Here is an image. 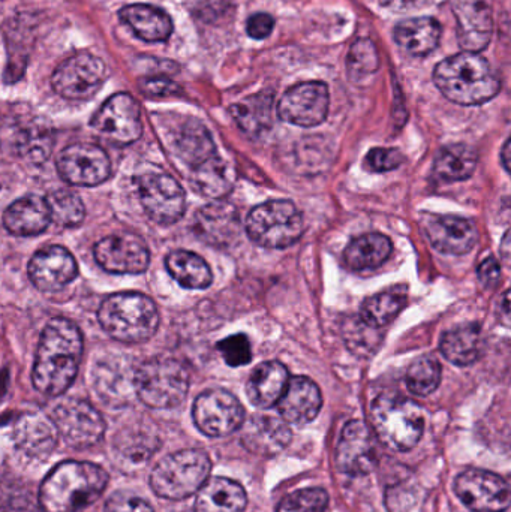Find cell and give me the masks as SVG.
Wrapping results in <instances>:
<instances>
[{
    "mask_svg": "<svg viewBox=\"0 0 511 512\" xmlns=\"http://www.w3.org/2000/svg\"><path fill=\"white\" fill-rule=\"evenodd\" d=\"M83 358L80 328L65 318H53L42 331L33 364V387L48 397H59L71 387Z\"/></svg>",
    "mask_w": 511,
    "mask_h": 512,
    "instance_id": "cell-1",
    "label": "cell"
},
{
    "mask_svg": "<svg viewBox=\"0 0 511 512\" xmlns=\"http://www.w3.org/2000/svg\"><path fill=\"white\" fill-rule=\"evenodd\" d=\"M107 484L108 474L101 466L66 460L42 481L39 505L44 512H78L99 499Z\"/></svg>",
    "mask_w": 511,
    "mask_h": 512,
    "instance_id": "cell-2",
    "label": "cell"
},
{
    "mask_svg": "<svg viewBox=\"0 0 511 512\" xmlns=\"http://www.w3.org/2000/svg\"><path fill=\"white\" fill-rule=\"evenodd\" d=\"M435 86L455 104L473 107L491 101L501 89L494 69L477 53L455 54L438 63L434 71Z\"/></svg>",
    "mask_w": 511,
    "mask_h": 512,
    "instance_id": "cell-3",
    "label": "cell"
},
{
    "mask_svg": "<svg viewBox=\"0 0 511 512\" xmlns=\"http://www.w3.org/2000/svg\"><path fill=\"white\" fill-rule=\"evenodd\" d=\"M98 321L105 333L125 343L147 342L159 327L155 301L138 292H120L102 301Z\"/></svg>",
    "mask_w": 511,
    "mask_h": 512,
    "instance_id": "cell-4",
    "label": "cell"
},
{
    "mask_svg": "<svg viewBox=\"0 0 511 512\" xmlns=\"http://www.w3.org/2000/svg\"><path fill=\"white\" fill-rule=\"evenodd\" d=\"M371 417L381 444L398 453L413 450L425 432L422 408L407 397H377L372 403Z\"/></svg>",
    "mask_w": 511,
    "mask_h": 512,
    "instance_id": "cell-5",
    "label": "cell"
},
{
    "mask_svg": "<svg viewBox=\"0 0 511 512\" xmlns=\"http://www.w3.org/2000/svg\"><path fill=\"white\" fill-rule=\"evenodd\" d=\"M212 460L203 450L168 454L153 468L150 487L159 498L183 501L191 498L209 480Z\"/></svg>",
    "mask_w": 511,
    "mask_h": 512,
    "instance_id": "cell-6",
    "label": "cell"
},
{
    "mask_svg": "<svg viewBox=\"0 0 511 512\" xmlns=\"http://www.w3.org/2000/svg\"><path fill=\"white\" fill-rule=\"evenodd\" d=\"M54 134L51 123L29 108H12L0 117V150L23 159L42 164L53 149Z\"/></svg>",
    "mask_w": 511,
    "mask_h": 512,
    "instance_id": "cell-7",
    "label": "cell"
},
{
    "mask_svg": "<svg viewBox=\"0 0 511 512\" xmlns=\"http://www.w3.org/2000/svg\"><path fill=\"white\" fill-rule=\"evenodd\" d=\"M134 387L138 399L149 408H176L188 396L189 373L174 358H150L135 370Z\"/></svg>",
    "mask_w": 511,
    "mask_h": 512,
    "instance_id": "cell-8",
    "label": "cell"
},
{
    "mask_svg": "<svg viewBox=\"0 0 511 512\" xmlns=\"http://www.w3.org/2000/svg\"><path fill=\"white\" fill-rule=\"evenodd\" d=\"M305 231L302 213L291 201L272 200L251 210L246 233L255 245L284 249L294 245Z\"/></svg>",
    "mask_w": 511,
    "mask_h": 512,
    "instance_id": "cell-9",
    "label": "cell"
},
{
    "mask_svg": "<svg viewBox=\"0 0 511 512\" xmlns=\"http://www.w3.org/2000/svg\"><path fill=\"white\" fill-rule=\"evenodd\" d=\"M51 421L59 438L75 450H84L99 444L107 429L98 409L80 399L60 402L51 412Z\"/></svg>",
    "mask_w": 511,
    "mask_h": 512,
    "instance_id": "cell-10",
    "label": "cell"
},
{
    "mask_svg": "<svg viewBox=\"0 0 511 512\" xmlns=\"http://www.w3.org/2000/svg\"><path fill=\"white\" fill-rule=\"evenodd\" d=\"M135 183L144 212L156 224H176L185 215V191L170 174L149 171L140 174Z\"/></svg>",
    "mask_w": 511,
    "mask_h": 512,
    "instance_id": "cell-11",
    "label": "cell"
},
{
    "mask_svg": "<svg viewBox=\"0 0 511 512\" xmlns=\"http://www.w3.org/2000/svg\"><path fill=\"white\" fill-rule=\"evenodd\" d=\"M105 78V63L99 57L81 51L57 66L51 86L57 95L69 101H87L101 90Z\"/></svg>",
    "mask_w": 511,
    "mask_h": 512,
    "instance_id": "cell-12",
    "label": "cell"
},
{
    "mask_svg": "<svg viewBox=\"0 0 511 512\" xmlns=\"http://www.w3.org/2000/svg\"><path fill=\"white\" fill-rule=\"evenodd\" d=\"M195 426L209 438L233 435L245 423V409L237 397L215 388L201 393L192 408Z\"/></svg>",
    "mask_w": 511,
    "mask_h": 512,
    "instance_id": "cell-13",
    "label": "cell"
},
{
    "mask_svg": "<svg viewBox=\"0 0 511 512\" xmlns=\"http://www.w3.org/2000/svg\"><path fill=\"white\" fill-rule=\"evenodd\" d=\"M455 493L471 512H506L510 507L509 483L485 469H467L459 474Z\"/></svg>",
    "mask_w": 511,
    "mask_h": 512,
    "instance_id": "cell-14",
    "label": "cell"
},
{
    "mask_svg": "<svg viewBox=\"0 0 511 512\" xmlns=\"http://www.w3.org/2000/svg\"><path fill=\"white\" fill-rule=\"evenodd\" d=\"M92 128L111 143H134L143 134L140 104L128 93H117L93 116Z\"/></svg>",
    "mask_w": 511,
    "mask_h": 512,
    "instance_id": "cell-15",
    "label": "cell"
},
{
    "mask_svg": "<svg viewBox=\"0 0 511 512\" xmlns=\"http://www.w3.org/2000/svg\"><path fill=\"white\" fill-rule=\"evenodd\" d=\"M330 93L327 84L309 81L290 87L278 104L279 119L290 125L312 128L329 114Z\"/></svg>",
    "mask_w": 511,
    "mask_h": 512,
    "instance_id": "cell-16",
    "label": "cell"
},
{
    "mask_svg": "<svg viewBox=\"0 0 511 512\" xmlns=\"http://www.w3.org/2000/svg\"><path fill=\"white\" fill-rule=\"evenodd\" d=\"M336 465L342 474L363 477L378 465V445L374 433L365 421L345 424L336 448Z\"/></svg>",
    "mask_w": 511,
    "mask_h": 512,
    "instance_id": "cell-17",
    "label": "cell"
},
{
    "mask_svg": "<svg viewBox=\"0 0 511 512\" xmlns=\"http://www.w3.org/2000/svg\"><path fill=\"white\" fill-rule=\"evenodd\" d=\"M60 177L69 185L98 186L108 180L111 162L105 150L90 143L66 147L57 161Z\"/></svg>",
    "mask_w": 511,
    "mask_h": 512,
    "instance_id": "cell-18",
    "label": "cell"
},
{
    "mask_svg": "<svg viewBox=\"0 0 511 512\" xmlns=\"http://www.w3.org/2000/svg\"><path fill=\"white\" fill-rule=\"evenodd\" d=\"M96 262L108 273L140 274L150 264L146 242L135 234L122 233L105 237L95 246Z\"/></svg>",
    "mask_w": 511,
    "mask_h": 512,
    "instance_id": "cell-19",
    "label": "cell"
},
{
    "mask_svg": "<svg viewBox=\"0 0 511 512\" xmlns=\"http://www.w3.org/2000/svg\"><path fill=\"white\" fill-rule=\"evenodd\" d=\"M422 225L429 243L444 255L468 254L479 240L476 225L461 216L426 213Z\"/></svg>",
    "mask_w": 511,
    "mask_h": 512,
    "instance_id": "cell-20",
    "label": "cell"
},
{
    "mask_svg": "<svg viewBox=\"0 0 511 512\" xmlns=\"http://www.w3.org/2000/svg\"><path fill=\"white\" fill-rule=\"evenodd\" d=\"M458 23L461 47L479 53L488 47L494 33V15L489 0H450Z\"/></svg>",
    "mask_w": 511,
    "mask_h": 512,
    "instance_id": "cell-21",
    "label": "cell"
},
{
    "mask_svg": "<svg viewBox=\"0 0 511 512\" xmlns=\"http://www.w3.org/2000/svg\"><path fill=\"white\" fill-rule=\"evenodd\" d=\"M77 274V261L62 246H47L36 252L29 262L30 280L42 292L62 291Z\"/></svg>",
    "mask_w": 511,
    "mask_h": 512,
    "instance_id": "cell-22",
    "label": "cell"
},
{
    "mask_svg": "<svg viewBox=\"0 0 511 512\" xmlns=\"http://www.w3.org/2000/svg\"><path fill=\"white\" fill-rule=\"evenodd\" d=\"M243 447L261 457L278 456L291 442V430L284 420L269 415H254L242 424Z\"/></svg>",
    "mask_w": 511,
    "mask_h": 512,
    "instance_id": "cell-23",
    "label": "cell"
},
{
    "mask_svg": "<svg viewBox=\"0 0 511 512\" xmlns=\"http://www.w3.org/2000/svg\"><path fill=\"white\" fill-rule=\"evenodd\" d=\"M276 406L285 423L305 426L320 414L323 396L312 379L296 376L288 381L287 388Z\"/></svg>",
    "mask_w": 511,
    "mask_h": 512,
    "instance_id": "cell-24",
    "label": "cell"
},
{
    "mask_svg": "<svg viewBox=\"0 0 511 512\" xmlns=\"http://www.w3.org/2000/svg\"><path fill=\"white\" fill-rule=\"evenodd\" d=\"M57 435L51 418L41 412H29L18 418L14 426L15 447L29 457H45L56 448Z\"/></svg>",
    "mask_w": 511,
    "mask_h": 512,
    "instance_id": "cell-25",
    "label": "cell"
},
{
    "mask_svg": "<svg viewBox=\"0 0 511 512\" xmlns=\"http://www.w3.org/2000/svg\"><path fill=\"white\" fill-rule=\"evenodd\" d=\"M50 222L47 201L38 195H26L14 201L3 213V227L14 236H38L47 230Z\"/></svg>",
    "mask_w": 511,
    "mask_h": 512,
    "instance_id": "cell-26",
    "label": "cell"
},
{
    "mask_svg": "<svg viewBox=\"0 0 511 512\" xmlns=\"http://www.w3.org/2000/svg\"><path fill=\"white\" fill-rule=\"evenodd\" d=\"M290 381L287 367L279 361H266L255 367L246 384V396L252 405L260 409L275 406Z\"/></svg>",
    "mask_w": 511,
    "mask_h": 512,
    "instance_id": "cell-27",
    "label": "cell"
},
{
    "mask_svg": "<svg viewBox=\"0 0 511 512\" xmlns=\"http://www.w3.org/2000/svg\"><path fill=\"white\" fill-rule=\"evenodd\" d=\"M195 231L210 246L230 245L239 234V215L230 204H210L197 213Z\"/></svg>",
    "mask_w": 511,
    "mask_h": 512,
    "instance_id": "cell-28",
    "label": "cell"
},
{
    "mask_svg": "<svg viewBox=\"0 0 511 512\" xmlns=\"http://www.w3.org/2000/svg\"><path fill=\"white\" fill-rule=\"evenodd\" d=\"M248 505L245 490L228 478H209L197 492L194 512H245Z\"/></svg>",
    "mask_w": 511,
    "mask_h": 512,
    "instance_id": "cell-29",
    "label": "cell"
},
{
    "mask_svg": "<svg viewBox=\"0 0 511 512\" xmlns=\"http://www.w3.org/2000/svg\"><path fill=\"white\" fill-rule=\"evenodd\" d=\"M120 20L146 42L167 41L173 33V21L162 9L144 3H135L120 9Z\"/></svg>",
    "mask_w": 511,
    "mask_h": 512,
    "instance_id": "cell-30",
    "label": "cell"
},
{
    "mask_svg": "<svg viewBox=\"0 0 511 512\" xmlns=\"http://www.w3.org/2000/svg\"><path fill=\"white\" fill-rule=\"evenodd\" d=\"M441 354L456 366H470L482 357L485 337L479 324H464L443 334L440 340Z\"/></svg>",
    "mask_w": 511,
    "mask_h": 512,
    "instance_id": "cell-31",
    "label": "cell"
},
{
    "mask_svg": "<svg viewBox=\"0 0 511 512\" xmlns=\"http://www.w3.org/2000/svg\"><path fill=\"white\" fill-rule=\"evenodd\" d=\"M395 41L411 56L423 57L437 50L441 24L432 17L407 18L396 24Z\"/></svg>",
    "mask_w": 511,
    "mask_h": 512,
    "instance_id": "cell-32",
    "label": "cell"
},
{
    "mask_svg": "<svg viewBox=\"0 0 511 512\" xmlns=\"http://www.w3.org/2000/svg\"><path fill=\"white\" fill-rule=\"evenodd\" d=\"M392 242L383 234H365L354 239L344 251V262L351 270L378 268L392 254Z\"/></svg>",
    "mask_w": 511,
    "mask_h": 512,
    "instance_id": "cell-33",
    "label": "cell"
},
{
    "mask_svg": "<svg viewBox=\"0 0 511 512\" xmlns=\"http://www.w3.org/2000/svg\"><path fill=\"white\" fill-rule=\"evenodd\" d=\"M168 273L186 289H206L212 285L213 274L201 256L188 251H174L165 258Z\"/></svg>",
    "mask_w": 511,
    "mask_h": 512,
    "instance_id": "cell-34",
    "label": "cell"
},
{
    "mask_svg": "<svg viewBox=\"0 0 511 512\" xmlns=\"http://www.w3.org/2000/svg\"><path fill=\"white\" fill-rule=\"evenodd\" d=\"M191 183L204 197L222 198L233 189V173L224 159L212 156L191 170Z\"/></svg>",
    "mask_w": 511,
    "mask_h": 512,
    "instance_id": "cell-35",
    "label": "cell"
},
{
    "mask_svg": "<svg viewBox=\"0 0 511 512\" xmlns=\"http://www.w3.org/2000/svg\"><path fill=\"white\" fill-rule=\"evenodd\" d=\"M476 167L477 155L470 146L452 144L438 153L434 173L443 182H464L473 176Z\"/></svg>",
    "mask_w": 511,
    "mask_h": 512,
    "instance_id": "cell-36",
    "label": "cell"
},
{
    "mask_svg": "<svg viewBox=\"0 0 511 512\" xmlns=\"http://www.w3.org/2000/svg\"><path fill=\"white\" fill-rule=\"evenodd\" d=\"M407 304V288L396 286L380 294L372 295L360 309V319L374 328L389 325Z\"/></svg>",
    "mask_w": 511,
    "mask_h": 512,
    "instance_id": "cell-37",
    "label": "cell"
},
{
    "mask_svg": "<svg viewBox=\"0 0 511 512\" xmlns=\"http://www.w3.org/2000/svg\"><path fill=\"white\" fill-rule=\"evenodd\" d=\"M176 150L179 158L186 162L191 170L212 156L218 155L209 131L195 120H191L180 129L179 137L176 138Z\"/></svg>",
    "mask_w": 511,
    "mask_h": 512,
    "instance_id": "cell-38",
    "label": "cell"
},
{
    "mask_svg": "<svg viewBox=\"0 0 511 512\" xmlns=\"http://www.w3.org/2000/svg\"><path fill=\"white\" fill-rule=\"evenodd\" d=\"M273 95L258 93L231 107L240 129L249 135H260L272 126Z\"/></svg>",
    "mask_w": 511,
    "mask_h": 512,
    "instance_id": "cell-39",
    "label": "cell"
},
{
    "mask_svg": "<svg viewBox=\"0 0 511 512\" xmlns=\"http://www.w3.org/2000/svg\"><path fill=\"white\" fill-rule=\"evenodd\" d=\"M158 448L159 439L147 432L120 433L114 442V454L125 466L147 462Z\"/></svg>",
    "mask_w": 511,
    "mask_h": 512,
    "instance_id": "cell-40",
    "label": "cell"
},
{
    "mask_svg": "<svg viewBox=\"0 0 511 512\" xmlns=\"http://www.w3.org/2000/svg\"><path fill=\"white\" fill-rule=\"evenodd\" d=\"M45 201H47L51 222L59 227L74 228L84 221L86 207L74 192L59 189L48 194Z\"/></svg>",
    "mask_w": 511,
    "mask_h": 512,
    "instance_id": "cell-41",
    "label": "cell"
},
{
    "mask_svg": "<svg viewBox=\"0 0 511 512\" xmlns=\"http://www.w3.org/2000/svg\"><path fill=\"white\" fill-rule=\"evenodd\" d=\"M342 334H344L348 348L353 351V354L360 355V357H369V355L375 354L378 346L381 345L380 328L371 327L363 322L360 316L348 319L342 328Z\"/></svg>",
    "mask_w": 511,
    "mask_h": 512,
    "instance_id": "cell-42",
    "label": "cell"
},
{
    "mask_svg": "<svg viewBox=\"0 0 511 512\" xmlns=\"http://www.w3.org/2000/svg\"><path fill=\"white\" fill-rule=\"evenodd\" d=\"M441 382V367L432 357H420L407 372L408 390L416 396H429Z\"/></svg>",
    "mask_w": 511,
    "mask_h": 512,
    "instance_id": "cell-43",
    "label": "cell"
},
{
    "mask_svg": "<svg viewBox=\"0 0 511 512\" xmlns=\"http://www.w3.org/2000/svg\"><path fill=\"white\" fill-rule=\"evenodd\" d=\"M380 68V56L371 39L362 38L351 45L347 56L348 75L351 80L360 81L375 74Z\"/></svg>",
    "mask_w": 511,
    "mask_h": 512,
    "instance_id": "cell-44",
    "label": "cell"
},
{
    "mask_svg": "<svg viewBox=\"0 0 511 512\" xmlns=\"http://www.w3.org/2000/svg\"><path fill=\"white\" fill-rule=\"evenodd\" d=\"M327 507L329 495L326 490L302 489L285 496L276 512H324Z\"/></svg>",
    "mask_w": 511,
    "mask_h": 512,
    "instance_id": "cell-45",
    "label": "cell"
},
{
    "mask_svg": "<svg viewBox=\"0 0 511 512\" xmlns=\"http://www.w3.org/2000/svg\"><path fill=\"white\" fill-rule=\"evenodd\" d=\"M219 352L231 367H242L251 363V343L245 334H234L218 343Z\"/></svg>",
    "mask_w": 511,
    "mask_h": 512,
    "instance_id": "cell-46",
    "label": "cell"
},
{
    "mask_svg": "<svg viewBox=\"0 0 511 512\" xmlns=\"http://www.w3.org/2000/svg\"><path fill=\"white\" fill-rule=\"evenodd\" d=\"M404 162V155L396 149H372L366 156V168L372 173H387L396 170Z\"/></svg>",
    "mask_w": 511,
    "mask_h": 512,
    "instance_id": "cell-47",
    "label": "cell"
},
{
    "mask_svg": "<svg viewBox=\"0 0 511 512\" xmlns=\"http://www.w3.org/2000/svg\"><path fill=\"white\" fill-rule=\"evenodd\" d=\"M105 512H155L149 502L129 492H116L105 502Z\"/></svg>",
    "mask_w": 511,
    "mask_h": 512,
    "instance_id": "cell-48",
    "label": "cell"
},
{
    "mask_svg": "<svg viewBox=\"0 0 511 512\" xmlns=\"http://www.w3.org/2000/svg\"><path fill=\"white\" fill-rule=\"evenodd\" d=\"M275 27V20L269 14H254L246 21V32L252 39H266Z\"/></svg>",
    "mask_w": 511,
    "mask_h": 512,
    "instance_id": "cell-49",
    "label": "cell"
},
{
    "mask_svg": "<svg viewBox=\"0 0 511 512\" xmlns=\"http://www.w3.org/2000/svg\"><path fill=\"white\" fill-rule=\"evenodd\" d=\"M501 270L500 264L494 256L486 258L482 264L479 265V279L486 288H494L500 280Z\"/></svg>",
    "mask_w": 511,
    "mask_h": 512,
    "instance_id": "cell-50",
    "label": "cell"
},
{
    "mask_svg": "<svg viewBox=\"0 0 511 512\" xmlns=\"http://www.w3.org/2000/svg\"><path fill=\"white\" fill-rule=\"evenodd\" d=\"M176 89L177 87L167 80L147 81L146 86H144V92L150 93V95H165V93L174 92Z\"/></svg>",
    "mask_w": 511,
    "mask_h": 512,
    "instance_id": "cell-51",
    "label": "cell"
},
{
    "mask_svg": "<svg viewBox=\"0 0 511 512\" xmlns=\"http://www.w3.org/2000/svg\"><path fill=\"white\" fill-rule=\"evenodd\" d=\"M381 3L395 12L407 11L414 6H419V0H381Z\"/></svg>",
    "mask_w": 511,
    "mask_h": 512,
    "instance_id": "cell-52",
    "label": "cell"
},
{
    "mask_svg": "<svg viewBox=\"0 0 511 512\" xmlns=\"http://www.w3.org/2000/svg\"><path fill=\"white\" fill-rule=\"evenodd\" d=\"M503 162H504V168H506V170L509 171L510 170V168H509V162H510V141H507V143L504 144Z\"/></svg>",
    "mask_w": 511,
    "mask_h": 512,
    "instance_id": "cell-53",
    "label": "cell"
}]
</instances>
